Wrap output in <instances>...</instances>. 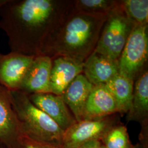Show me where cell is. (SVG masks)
Instances as JSON below:
<instances>
[{
	"label": "cell",
	"instance_id": "1",
	"mask_svg": "<svg viewBox=\"0 0 148 148\" xmlns=\"http://www.w3.org/2000/svg\"><path fill=\"white\" fill-rule=\"evenodd\" d=\"M63 15L58 1L6 0L0 5V29L11 52L36 56Z\"/></svg>",
	"mask_w": 148,
	"mask_h": 148
},
{
	"label": "cell",
	"instance_id": "2",
	"mask_svg": "<svg viewBox=\"0 0 148 148\" xmlns=\"http://www.w3.org/2000/svg\"><path fill=\"white\" fill-rule=\"evenodd\" d=\"M75 9V8H74ZM65 11L43 43L40 55L67 56L84 62L95 49L106 18Z\"/></svg>",
	"mask_w": 148,
	"mask_h": 148
},
{
	"label": "cell",
	"instance_id": "3",
	"mask_svg": "<svg viewBox=\"0 0 148 148\" xmlns=\"http://www.w3.org/2000/svg\"><path fill=\"white\" fill-rule=\"evenodd\" d=\"M11 94L22 133L49 148H61L63 130L35 106L27 94L20 90L11 91Z\"/></svg>",
	"mask_w": 148,
	"mask_h": 148
},
{
	"label": "cell",
	"instance_id": "4",
	"mask_svg": "<svg viewBox=\"0 0 148 148\" xmlns=\"http://www.w3.org/2000/svg\"><path fill=\"white\" fill-rule=\"evenodd\" d=\"M135 25L126 16L119 1L107 16L94 51L118 60Z\"/></svg>",
	"mask_w": 148,
	"mask_h": 148
},
{
	"label": "cell",
	"instance_id": "5",
	"mask_svg": "<svg viewBox=\"0 0 148 148\" xmlns=\"http://www.w3.org/2000/svg\"><path fill=\"white\" fill-rule=\"evenodd\" d=\"M148 57V25H135L118 59L119 73L134 81Z\"/></svg>",
	"mask_w": 148,
	"mask_h": 148
},
{
	"label": "cell",
	"instance_id": "6",
	"mask_svg": "<svg viewBox=\"0 0 148 148\" xmlns=\"http://www.w3.org/2000/svg\"><path fill=\"white\" fill-rule=\"evenodd\" d=\"M120 123L116 114L93 120L76 121L64 132L61 148H77L92 140H100L111 127Z\"/></svg>",
	"mask_w": 148,
	"mask_h": 148
},
{
	"label": "cell",
	"instance_id": "7",
	"mask_svg": "<svg viewBox=\"0 0 148 148\" xmlns=\"http://www.w3.org/2000/svg\"><path fill=\"white\" fill-rule=\"evenodd\" d=\"M22 133L11 91L0 84V144L6 148H16Z\"/></svg>",
	"mask_w": 148,
	"mask_h": 148
},
{
	"label": "cell",
	"instance_id": "8",
	"mask_svg": "<svg viewBox=\"0 0 148 148\" xmlns=\"http://www.w3.org/2000/svg\"><path fill=\"white\" fill-rule=\"evenodd\" d=\"M52 63V59L48 56H35L21 80L18 90L27 95L51 93Z\"/></svg>",
	"mask_w": 148,
	"mask_h": 148
},
{
	"label": "cell",
	"instance_id": "9",
	"mask_svg": "<svg viewBox=\"0 0 148 148\" xmlns=\"http://www.w3.org/2000/svg\"><path fill=\"white\" fill-rule=\"evenodd\" d=\"M35 56L0 52V84L8 90H18L24 75Z\"/></svg>",
	"mask_w": 148,
	"mask_h": 148
},
{
	"label": "cell",
	"instance_id": "10",
	"mask_svg": "<svg viewBox=\"0 0 148 148\" xmlns=\"http://www.w3.org/2000/svg\"><path fill=\"white\" fill-rule=\"evenodd\" d=\"M27 95L32 103L52 119L64 131L76 122L61 95L52 93Z\"/></svg>",
	"mask_w": 148,
	"mask_h": 148
},
{
	"label": "cell",
	"instance_id": "11",
	"mask_svg": "<svg viewBox=\"0 0 148 148\" xmlns=\"http://www.w3.org/2000/svg\"><path fill=\"white\" fill-rule=\"evenodd\" d=\"M83 62L67 57L57 56L52 58L50 75L51 93L61 95L84 68Z\"/></svg>",
	"mask_w": 148,
	"mask_h": 148
},
{
	"label": "cell",
	"instance_id": "12",
	"mask_svg": "<svg viewBox=\"0 0 148 148\" xmlns=\"http://www.w3.org/2000/svg\"><path fill=\"white\" fill-rule=\"evenodd\" d=\"M119 113L116 101L104 84L93 86L86 101L82 120H93Z\"/></svg>",
	"mask_w": 148,
	"mask_h": 148
},
{
	"label": "cell",
	"instance_id": "13",
	"mask_svg": "<svg viewBox=\"0 0 148 148\" xmlns=\"http://www.w3.org/2000/svg\"><path fill=\"white\" fill-rule=\"evenodd\" d=\"M82 73L93 86L106 84L119 74V62L93 51L84 62Z\"/></svg>",
	"mask_w": 148,
	"mask_h": 148
},
{
	"label": "cell",
	"instance_id": "14",
	"mask_svg": "<svg viewBox=\"0 0 148 148\" xmlns=\"http://www.w3.org/2000/svg\"><path fill=\"white\" fill-rule=\"evenodd\" d=\"M93 87L84 74H79L61 95L76 121L82 120L85 103Z\"/></svg>",
	"mask_w": 148,
	"mask_h": 148
},
{
	"label": "cell",
	"instance_id": "15",
	"mask_svg": "<svg viewBox=\"0 0 148 148\" xmlns=\"http://www.w3.org/2000/svg\"><path fill=\"white\" fill-rule=\"evenodd\" d=\"M128 121L148 123V71L144 69L138 75L133 87L132 99L127 112Z\"/></svg>",
	"mask_w": 148,
	"mask_h": 148
},
{
	"label": "cell",
	"instance_id": "16",
	"mask_svg": "<svg viewBox=\"0 0 148 148\" xmlns=\"http://www.w3.org/2000/svg\"><path fill=\"white\" fill-rule=\"evenodd\" d=\"M134 81L118 74L104 84L114 96L119 110V114H127L132 99Z\"/></svg>",
	"mask_w": 148,
	"mask_h": 148
},
{
	"label": "cell",
	"instance_id": "17",
	"mask_svg": "<svg viewBox=\"0 0 148 148\" xmlns=\"http://www.w3.org/2000/svg\"><path fill=\"white\" fill-rule=\"evenodd\" d=\"M119 2L117 1L110 0H78L75 2L74 8L87 14L107 18Z\"/></svg>",
	"mask_w": 148,
	"mask_h": 148
},
{
	"label": "cell",
	"instance_id": "18",
	"mask_svg": "<svg viewBox=\"0 0 148 148\" xmlns=\"http://www.w3.org/2000/svg\"><path fill=\"white\" fill-rule=\"evenodd\" d=\"M106 148H134L131 142L127 127L119 123L110 128L101 140Z\"/></svg>",
	"mask_w": 148,
	"mask_h": 148
},
{
	"label": "cell",
	"instance_id": "19",
	"mask_svg": "<svg viewBox=\"0 0 148 148\" xmlns=\"http://www.w3.org/2000/svg\"><path fill=\"white\" fill-rule=\"evenodd\" d=\"M120 5L127 18L136 25H148V0L120 1Z\"/></svg>",
	"mask_w": 148,
	"mask_h": 148
},
{
	"label": "cell",
	"instance_id": "20",
	"mask_svg": "<svg viewBox=\"0 0 148 148\" xmlns=\"http://www.w3.org/2000/svg\"><path fill=\"white\" fill-rule=\"evenodd\" d=\"M16 148H48L22 133L17 142Z\"/></svg>",
	"mask_w": 148,
	"mask_h": 148
},
{
	"label": "cell",
	"instance_id": "21",
	"mask_svg": "<svg viewBox=\"0 0 148 148\" xmlns=\"http://www.w3.org/2000/svg\"><path fill=\"white\" fill-rule=\"evenodd\" d=\"M77 148H102L100 140H92L85 143Z\"/></svg>",
	"mask_w": 148,
	"mask_h": 148
},
{
	"label": "cell",
	"instance_id": "22",
	"mask_svg": "<svg viewBox=\"0 0 148 148\" xmlns=\"http://www.w3.org/2000/svg\"><path fill=\"white\" fill-rule=\"evenodd\" d=\"M134 148H144L143 147L139 144V143H138L137 144L135 145V147Z\"/></svg>",
	"mask_w": 148,
	"mask_h": 148
},
{
	"label": "cell",
	"instance_id": "23",
	"mask_svg": "<svg viewBox=\"0 0 148 148\" xmlns=\"http://www.w3.org/2000/svg\"><path fill=\"white\" fill-rule=\"evenodd\" d=\"M6 0H0V5H3L5 2Z\"/></svg>",
	"mask_w": 148,
	"mask_h": 148
},
{
	"label": "cell",
	"instance_id": "24",
	"mask_svg": "<svg viewBox=\"0 0 148 148\" xmlns=\"http://www.w3.org/2000/svg\"><path fill=\"white\" fill-rule=\"evenodd\" d=\"M0 148H6L5 146H3L2 144H0Z\"/></svg>",
	"mask_w": 148,
	"mask_h": 148
},
{
	"label": "cell",
	"instance_id": "25",
	"mask_svg": "<svg viewBox=\"0 0 148 148\" xmlns=\"http://www.w3.org/2000/svg\"><path fill=\"white\" fill-rule=\"evenodd\" d=\"M102 148H105V147H103V145H102Z\"/></svg>",
	"mask_w": 148,
	"mask_h": 148
}]
</instances>
